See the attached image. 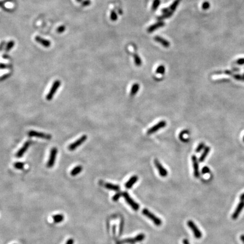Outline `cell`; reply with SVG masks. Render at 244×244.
<instances>
[{
    "instance_id": "6da1fadb",
    "label": "cell",
    "mask_w": 244,
    "mask_h": 244,
    "mask_svg": "<svg viewBox=\"0 0 244 244\" xmlns=\"http://www.w3.org/2000/svg\"><path fill=\"white\" fill-rule=\"evenodd\" d=\"M142 213L144 215L146 216L148 218L150 219L154 223V224L157 226H160L162 224V221L161 219H160L158 217L155 215L154 214H153L147 209H143Z\"/></svg>"
},
{
    "instance_id": "7a4b0ae2",
    "label": "cell",
    "mask_w": 244,
    "mask_h": 244,
    "mask_svg": "<svg viewBox=\"0 0 244 244\" xmlns=\"http://www.w3.org/2000/svg\"><path fill=\"white\" fill-rule=\"evenodd\" d=\"M123 196L124 198L126 201L127 202V203L132 207V209L135 210L137 211L139 208V205L130 196L129 194L127 192H123Z\"/></svg>"
},
{
    "instance_id": "3957f363",
    "label": "cell",
    "mask_w": 244,
    "mask_h": 244,
    "mask_svg": "<svg viewBox=\"0 0 244 244\" xmlns=\"http://www.w3.org/2000/svg\"><path fill=\"white\" fill-rule=\"evenodd\" d=\"M145 238V235L143 233L138 234L137 236H136L134 238H128L124 239L121 241L119 242V244H125V243H130V244H134L137 242L142 241L144 240Z\"/></svg>"
},
{
    "instance_id": "277c9868",
    "label": "cell",
    "mask_w": 244,
    "mask_h": 244,
    "mask_svg": "<svg viewBox=\"0 0 244 244\" xmlns=\"http://www.w3.org/2000/svg\"><path fill=\"white\" fill-rule=\"evenodd\" d=\"M61 84V81L59 80H57L54 81L53 85H52L51 89H50L49 93H48V94L47 96V100L48 101H51L52 100V99L54 97V94H55L57 89L59 88Z\"/></svg>"
},
{
    "instance_id": "5b68a950",
    "label": "cell",
    "mask_w": 244,
    "mask_h": 244,
    "mask_svg": "<svg viewBox=\"0 0 244 244\" xmlns=\"http://www.w3.org/2000/svg\"><path fill=\"white\" fill-rule=\"evenodd\" d=\"M188 226L191 229L192 231L194 237L196 239H201L202 236V233L200 231V230L198 229L197 226L195 225V224L192 221V220H188L187 222Z\"/></svg>"
},
{
    "instance_id": "8992f818",
    "label": "cell",
    "mask_w": 244,
    "mask_h": 244,
    "mask_svg": "<svg viewBox=\"0 0 244 244\" xmlns=\"http://www.w3.org/2000/svg\"><path fill=\"white\" fill-rule=\"evenodd\" d=\"M166 125H167V123L166 121H164V120L160 121L157 124H156V125L153 126L150 128H149L147 131V134L148 135L153 134L157 132L160 130L165 127L166 126Z\"/></svg>"
},
{
    "instance_id": "52a82bcc",
    "label": "cell",
    "mask_w": 244,
    "mask_h": 244,
    "mask_svg": "<svg viewBox=\"0 0 244 244\" xmlns=\"http://www.w3.org/2000/svg\"><path fill=\"white\" fill-rule=\"evenodd\" d=\"M87 139V136L83 135L75 141L74 142L68 146V149L70 151H74L79 146H80L82 144H83Z\"/></svg>"
},
{
    "instance_id": "ba28073f",
    "label": "cell",
    "mask_w": 244,
    "mask_h": 244,
    "mask_svg": "<svg viewBox=\"0 0 244 244\" xmlns=\"http://www.w3.org/2000/svg\"><path fill=\"white\" fill-rule=\"evenodd\" d=\"M57 148H53L51 149V153H50V156L49 160L47 163V167L48 168H52L55 164L57 154Z\"/></svg>"
},
{
    "instance_id": "9c48e42d",
    "label": "cell",
    "mask_w": 244,
    "mask_h": 244,
    "mask_svg": "<svg viewBox=\"0 0 244 244\" xmlns=\"http://www.w3.org/2000/svg\"><path fill=\"white\" fill-rule=\"evenodd\" d=\"M28 135L29 137H35L37 138H41L43 139L49 140L52 138V136L49 134H47L42 132H39L35 131H29L28 132Z\"/></svg>"
},
{
    "instance_id": "30bf717a",
    "label": "cell",
    "mask_w": 244,
    "mask_h": 244,
    "mask_svg": "<svg viewBox=\"0 0 244 244\" xmlns=\"http://www.w3.org/2000/svg\"><path fill=\"white\" fill-rule=\"evenodd\" d=\"M154 163L160 175L163 178L166 177L168 175V171L166 168H164V167L163 166L160 162L158 160H155Z\"/></svg>"
},
{
    "instance_id": "8fae6325",
    "label": "cell",
    "mask_w": 244,
    "mask_h": 244,
    "mask_svg": "<svg viewBox=\"0 0 244 244\" xmlns=\"http://www.w3.org/2000/svg\"><path fill=\"white\" fill-rule=\"evenodd\" d=\"M191 161L193 163V170H194V175L195 178H198L199 176V165L197 161V159L196 156H192Z\"/></svg>"
},
{
    "instance_id": "7c38bea8",
    "label": "cell",
    "mask_w": 244,
    "mask_h": 244,
    "mask_svg": "<svg viewBox=\"0 0 244 244\" xmlns=\"http://www.w3.org/2000/svg\"><path fill=\"white\" fill-rule=\"evenodd\" d=\"M31 141H27V142H26L25 143L24 145L17 153V154H16V157H17L21 158V157H22L24 155V154L26 153V152L27 151V149L29 147V146L31 145Z\"/></svg>"
},
{
    "instance_id": "4fadbf2b",
    "label": "cell",
    "mask_w": 244,
    "mask_h": 244,
    "mask_svg": "<svg viewBox=\"0 0 244 244\" xmlns=\"http://www.w3.org/2000/svg\"><path fill=\"white\" fill-rule=\"evenodd\" d=\"M35 39L37 43L40 44L41 45H42L43 47L45 48H49L51 45V43L49 40L45 39L39 36H36Z\"/></svg>"
},
{
    "instance_id": "5bb4252c",
    "label": "cell",
    "mask_w": 244,
    "mask_h": 244,
    "mask_svg": "<svg viewBox=\"0 0 244 244\" xmlns=\"http://www.w3.org/2000/svg\"><path fill=\"white\" fill-rule=\"evenodd\" d=\"M244 207V201H241L238 205L236 210L235 211L233 214L232 215V218L233 219H236L239 215H240V214L241 213V211L243 210V208Z\"/></svg>"
},
{
    "instance_id": "9a60e30c",
    "label": "cell",
    "mask_w": 244,
    "mask_h": 244,
    "mask_svg": "<svg viewBox=\"0 0 244 244\" xmlns=\"http://www.w3.org/2000/svg\"><path fill=\"white\" fill-rule=\"evenodd\" d=\"M138 179V178L137 175H134V176H132L128 180V181L125 184V187L127 189L131 188L133 187V185L137 182Z\"/></svg>"
},
{
    "instance_id": "2e32d148",
    "label": "cell",
    "mask_w": 244,
    "mask_h": 244,
    "mask_svg": "<svg viewBox=\"0 0 244 244\" xmlns=\"http://www.w3.org/2000/svg\"><path fill=\"white\" fill-rule=\"evenodd\" d=\"M104 187L111 190H113V191H119V190L120 189V187L118 185H115V184H113L111 183H106L104 184Z\"/></svg>"
},
{
    "instance_id": "e0dca14e",
    "label": "cell",
    "mask_w": 244,
    "mask_h": 244,
    "mask_svg": "<svg viewBox=\"0 0 244 244\" xmlns=\"http://www.w3.org/2000/svg\"><path fill=\"white\" fill-rule=\"evenodd\" d=\"M210 151V148L209 146H207L204 149V150H203L202 154H201V156H200L199 159V161L200 162H202L205 161V158H206V157L209 154Z\"/></svg>"
},
{
    "instance_id": "ac0fdd59",
    "label": "cell",
    "mask_w": 244,
    "mask_h": 244,
    "mask_svg": "<svg viewBox=\"0 0 244 244\" xmlns=\"http://www.w3.org/2000/svg\"><path fill=\"white\" fill-rule=\"evenodd\" d=\"M82 170V167L81 166H76L74 168H73L70 172V174L72 176H75L79 174Z\"/></svg>"
},
{
    "instance_id": "d6986e66",
    "label": "cell",
    "mask_w": 244,
    "mask_h": 244,
    "mask_svg": "<svg viewBox=\"0 0 244 244\" xmlns=\"http://www.w3.org/2000/svg\"><path fill=\"white\" fill-rule=\"evenodd\" d=\"M140 89V85L138 84L137 83H135L133 84V85L132 86L131 89V92H130V94L131 96H134L138 92V91Z\"/></svg>"
},
{
    "instance_id": "ffe728a7",
    "label": "cell",
    "mask_w": 244,
    "mask_h": 244,
    "mask_svg": "<svg viewBox=\"0 0 244 244\" xmlns=\"http://www.w3.org/2000/svg\"><path fill=\"white\" fill-rule=\"evenodd\" d=\"M53 219L55 223H61L64 220V216L62 214H57L53 217Z\"/></svg>"
},
{
    "instance_id": "44dd1931",
    "label": "cell",
    "mask_w": 244,
    "mask_h": 244,
    "mask_svg": "<svg viewBox=\"0 0 244 244\" xmlns=\"http://www.w3.org/2000/svg\"><path fill=\"white\" fill-rule=\"evenodd\" d=\"M188 134H189V132H188V130H184L182 132H181L180 133V135H179V138H180V140L181 141H183V142H187V141H188V140H186L184 138L185 135H188Z\"/></svg>"
},
{
    "instance_id": "7402d4cb",
    "label": "cell",
    "mask_w": 244,
    "mask_h": 244,
    "mask_svg": "<svg viewBox=\"0 0 244 244\" xmlns=\"http://www.w3.org/2000/svg\"><path fill=\"white\" fill-rule=\"evenodd\" d=\"M14 45H15V42L14 41H13V40L10 41L6 45L5 51L6 52H9L14 47Z\"/></svg>"
},
{
    "instance_id": "603a6c76",
    "label": "cell",
    "mask_w": 244,
    "mask_h": 244,
    "mask_svg": "<svg viewBox=\"0 0 244 244\" xmlns=\"http://www.w3.org/2000/svg\"><path fill=\"white\" fill-rule=\"evenodd\" d=\"M155 39H156V40H157V41L161 43L162 44H163V45L165 47H169V43H168V42L167 41H166V40H164V39H163L162 38H161L160 37H156L155 38Z\"/></svg>"
},
{
    "instance_id": "cb8c5ba5",
    "label": "cell",
    "mask_w": 244,
    "mask_h": 244,
    "mask_svg": "<svg viewBox=\"0 0 244 244\" xmlns=\"http://www.w3.org/2000/svg\"><path fill=\"white\" fill-rule=\"evenodd\" d=\"M14 166L15 168L18 170H23L25 167V163L21 162H17L14 164Z\"/></svg>"
},
{
    "instance_id": "d4e9b609",
    "label": "cell",
    "mask_w": 244,
    "mask_h": 244,
    "mask_svg": "<svg viewBox=\"0 0 244 244\" xmlns=\"http://www.w3.org/2000/svg\"><path fill=\"white\" fill-rule=\"evenodd\" d=\"M164 72H165V68H164V66L162 65L160 66L156 70V73L158 74L163 75L164 74Z\"/></svg>"
},
{
    "instance_id": "484cf974",
    "label": "cell",
    "mask_w": 244,
    "mask_h": 244,
    "mask_svg": "<svg viewBox=\"0 0 244 244\" xmlns=\"http://www.w3.org/2000/svg\"><path fill=\"white\" fill-rule=\"evenodd\" d=\"M204 148H205V144L203 142H201L197 147L196 150H195V152L196 153H199Z\"/></svg>"
},
{
    "instance_id": "4316f807",
    "label": "cell",
    "mask_w": 244,
    "mask_h": 244,
    "mask_svg": "<svg viewBox=\"0 0 244 244\" xmlns=\"http://www.w3.org/2000/svg\"><path fill=\"white\" fill-rule=\"evenodd\" d=\"M122 195H123V193H121V192L117 193L116 194H115L112 197V201H113L116 202V201H118V199L120 198V197Z\"/></svg>"
},
{
    "instance_id": "83f0119b",
    "label": "cell",
    "mask_w": 244,
    "mask_h": 244,
    "mask_svg": "<svg viewBox=\"0 0 244 244\" xmlns=\"http://www.w3.org/2000/svg\"><path fill=\"white\" fill-rule=\"evenodd\" d=\"M135 58V64L137 66H140L141 64V59L138 57V56H137V55H135L134 57Z\"/></svg>"
},
{
    "instance_id": "f1b7e54d",
    "label": "cell",
    "mask_w": 244,
    "mask_h": 244,
    "mask_svg": "<svg viewBox=\"0 0 244 244\" xmlns=\"http://www.w3.org/2000/svg\"><path fill=\"white\" fill-rule=\"evenodd\" d=\"M233 78L237 80L244 81V75H236Z\"/></svg>"
},
{
    "instance_id": "f546056e",
    "label": "cell",
    "mask_w": 244,
    "mask_h": 244,
    "mask_svg": "<svg viewBox=\"0 0 244 244\" xmlns=\"http://www.w3.org/2000/svg\"><path fill=\"white\" fill-rule=\"evenodd\" d=\"M65 30H66V27L64 26H61L58 27V28L57 29V32L59 33H63V32H64Z\"/></svg>"
},
{
    "instance_id": "4dcf8cb0",
    "label": "cell",
    "mask_w": 244,
    "mask_h": 244,
    "mask_svg": "<svg viewBox=\"0 0 244 244\" xmlns=\"http://www.w3.org/2000/svg\"><path fill=\"white\" fill-rule=\"evenodd\" d=\"M210 170L208 167L205 166L202 169V174H208L210 173Z\"/></svg>"
},
{
    "instance_id": "1f68e13d",
    "label": "cell",
    "mask_w": 244,
    "mask_h": 244,
    "mask_svg": "<svg viewBox=\"0 0 244 244\" xmlns=\"http://www.w3.org/2000/svg\"><path fill=\"white\" fill-rule=\"evenodd\" d=\"M117 16L114 12H112L111 14V19L112 21H115L117 18Z\"/></svg>"
},
{
    "instance_id": "d6a6232c",
    "label": "cell",
    "mask_w": 244,
    "mask_h": 244,
    "mask_svg": "<svg viewBox=\"0 0 244 244\" xmlns=\"http://www.w3.org/2000/svg\"><path fill=\"white\" fill-rule=\"evenodd\" d=\"M209 6H210L209 3V2H206L203 3V5H202V7H203V9H205V10H206L207 9H208V8L209 7Z\"/></svg>"
},
{
    "instance_id": "836d02e7",
    "label": "cell",
    "mask_w": 244,
    "mask_h": 244,
    "mask_svg": "<svg viewBox=\"0 0 244 244\" xmlns=\"http://www.w3.org/2000/svg\"><path fill=\"white\" fill-rule=\"evenodd\" d=\"M90 3V1L89 0H85V1H84L82 2V5L83 6H86L89 5Z\"/></svg>"
},
{
    "instance_id": "e575fe53",
    "label": "cell",
    "mask_w": 244,
    "mask_h": 244,
    "mask_svg": "<svg viewBox=\"0 0 244 244\" xmlns=\"http://www.w3.org/2000/svg\"><path fill=\"white\" fill-rule=\"evenodd\" d=\"M5 45H6V42L5 41L1 42V43L0 44V51H2L4 49Z\"/></svg>"
},
{
    "instance_id": "d590c367",
    "label": "cell",
    "mask_w": 244,
    "mask_h": 244,
    "mask_svg": "<svg viewBox=\"0 0 244 244\" xmlns=\"http://www.w3.org/2000/svg\"><path fill=\"white\" fill-rule=\"evenodd\" d=\"M9 67V66L7 64H5L3 63L0 64V68L1 69H5V68H8Z\"/></svg>"
},
{
    "instance_id": "8d00e7d4",
    "label": "cell",
    "mask_w": 244,
    "mask_h": 244,
    "mask_svg": "<svg viewBox=\"0 0 244 244\" xmlns=\"http://www.w3.org/2000/svg\"><path fill=\"white\" fill-rule=\"evenodd\" d=\"M236 62L239 64H244V58H241V59H238Z\"/></svg>"
},
{
    "instance_id": "74e56055",
    "label": "cell",
    "mask_w": 244,
    "mask_h": 244,
    "mask_svg": "<svg viewBox=\"0 0 244 244\" xmlns=\"http://www.w3.org/2000/svg\"><path fill=\"white\" fill-rule=\"evenodd\" d=\"M10 76V74H6L5 75H3L1 78H0V80H4L5 79H6L9 76Z\"/></svg>"
},
{
    "instance_id": "f35d334b",
    "label": "cell",
    "mask_w": 244,
    "mask_h": 244,
    "mask_svg": "<svg viewBox=\"0 0 244 244\" xmlns=\"http://www.w3.org/2000/svg\"><path fill=\"white\" fill-rule=\"evenodd\" d=\"M74 240L73 239H69L67 242L66 244H74Z\"/></svg>"
},
{
    "instance_id": "ab89813d",
    "label": "cell",
    "mask_w": 244,
    "mask_h": 244,
    "mask_svg": "<svg viewBox=\"0 0 244 244\" xmlns=\"http://www.w3.org/2000/svg\"><path fill=\"white\" fill-rule=\"evenodd\" d=\"M183 244H190L189 242L188 241V240L187 239H184L183 241Z\"/></svg>"
},
{
    "instance_id": "60d3db41",
    "label": "cell",
    "mask_w": 244,
    "mask_h": 244,
    "mask_svg": "<svg viewBox=\"0 0 244 244\" xmlns=\"http://www.w3.org/2000/svg\"><path fill=\"white\" fill-rule=\"evenodd\" d=\"M154 8H156L158 5H159V1H158V0H157L156 1V3H154Z\"/></svg>"
},
{
    "instance_id": "b9f144b4",
    "label": "cell",
    "mask_w": 244,
    "mask_h": 244,
    "mask_svg": "<svg viewBox=\"0 0 244 244\" xmlns=\"http://www.w3.org/2000/svg\"><path fill=\"white\" fill-rule=\"evenodd\" d=\"M240 239H241V241H242V242L244 243V235H242L241 236V237H240Z\"/></svg>"
},
{
    "instance_id": "7bdbcfd3",
    "label": "cell",
    "mask_w": 244,
    "mask_h": 244,
    "mask_svg": "<svg viewBox=\"0 0 244 244\" xmlns=\"http://www.w3.org/2000/svg\"><path fill=\"white\" fill-rule=\"evenodd\" d=\"M240 198H241L242 200H244V193L242 194L241 195V196H240Z\"/></svg>"
},
{
    "instance_id": "ee69618b",
    "label": "cell",
    "mask_w": 244,
    "mask_h": 244,
    "mask_svg": "<svg viewBox=\"0 0 244 244\" xmlns=\"http://www.w3.org/2000/svg\"><path fill=\"white\" fill-rule=\"evenodd\" d=\"M3 57L4 58L6 59V58H7L9 57H8L7 55H6V54H5V55H3Z\"/></svg>"
},
{
    "instance_id": "f6af8a7d",
    "label": "cell",
    "mask_w": 244,
    "mask_h": 244,
    "mask_svg": "<svg viewBox=\"0 0 244 244\" xmlns=\"http://www.w3.org/2000/svg\"><path fill=\"white\" fill-rule=\"evenodd\" d=\"M76 1H78V2H81L82 0H76Z\"/></svg>"
},
{
    "instance_id": "bcb514c9",
    "label": "cell",
    "mask_w": 244,
    "mask_h": 244,
    "mask_svg": "<svg viewBox=\"0 0 244 244\" xmlns=\"http://www.w3.org/2000/svg\"><path fill=\"white\" fill-rule=\"evenodd\" d=\"M243 141H244V137H243Z\"/></svg>"
},
{
    "instance_id": "7dc6e473",
    "label": "cell",
    "mask_w": 244,
    "mask_h": 244,
    "mask_svg": "<svg viewBox=\"0 0 244 244\" xmlns=\"http://www.w3.org/2000/svg\"><path fill=\"white\" fill-rule=\"evenodd\" d=\"M1 2H0V6H1Z\"/></svg>"
}]
</instances>
